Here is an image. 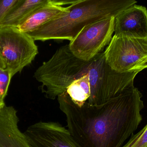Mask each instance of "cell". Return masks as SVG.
<instances>
[{"instance_id": "cell-13", "label": "cell", "mask_w": 147, "mask_h": 147, "mask_svg": "<svg viewBox=\"0 0 147 147\" xmlns=\"http://www.w3.org/2000/svg\"><path fill=\"white\" fill-rule=\"evenodd\" d=\"M65 92L75 104L80 107L86 103L90 96L88 73L74 81Z\"/></svg>"}, {"instance_id": "cell-6", "label": "cell", "mask_w": 147, "mask_h": 147, "mask_svg": "<svg viewBox=\"0 0 147 147\" xmlns=\"http://www.w3.org/2000/svg\"><path fill=\"white\" fill-rule=\"evenodd\" d=\"M104 54L108 64L117 72H141L147 68V38L114 35Z\"/></svg>"}, {"instance_id": "cell-16", "label": "cell", "mask_w": 147, "mask_h": 147, "mask_svg": "<svg viewBox=\"0 0 147 147\" xmlns=\"http://www.w3.org/2000/svg\"><path fill=\"white\" fill-rule=\"evenodd\" d=\"M19 0H0V25L11 9Z\"/></svg>"}, {"instance_id": "cell-15", "label": "cell", "mask_w": 147, "mask_h": 147, "mask_svg": "<svg viewBox=\"0 0 147 147\" xmlns=\"http://www.w3.org/2000/svg\"><path fill=\"white\" fill-rule=\"evenodd\" d=\"M13 77L8 70L0 67V101L4 102L7 93L11 78Z\"/></svg>"}, {"instance_id": "cell-17", "label": "cell", "mask_w": 147, "mask_h": 147, "mask_svg": "<svg viewBox=\"0 0 147 147\" xmlns=\"http://www.w3.org/2000/svg\"><path fill=\"white\" fill-rule=\"evenodd\" d=\"M5 105L4 102H2L0 101V110Z\"/></svg>"}, {"instance_id": "cell-3", "label": "cell", "mask_w": 147, "mask_h": 147, "mask_svg": "<svg viewBox=\"0 0 147 147\" xmlns=\"http://www.w3.org/2000/svg\"><path fill=\"white\" fill-rule=\"evenodd\" d=\"M90 62L76 58L69 45H65L37 69L34 77L41 83V90L45 97L55 100L74 81L88 73Z\"/></svg>"}, {"instance_id": "cell-8", "label": "cell", "mask_w": 147, "mask_h": 147, "mask_svg": "<svg viewBox=\"0 0 147 147\" xmlns=\"http://www.w3.org/2000/svg\"><path fill=\"white\" fill-rule=\"evenodd\" d=\"M24 134L31 147H82L58 122H38L29 126Z\"/></svg>"}, {"instance_id": "cell-14", "label": "cell", "mask_w": 147, "mask_h": 147, "mask_svg": "<svg viewBox=\"0 0 147 147\" xmlns=\"http://www.w3.org/2000/svg\"><path fill=\"white\" fill-rule=\"evenodd\" d=\"M122 147H147V124L136 134H133Z\"/></svg>"}, {"instance_id": "cell-5", "label": "cell", "mask_w": 147, "mask_h": 147, "mask_svg": "<svg viewBox=\"0 0 147 147\" xmlns=\"http://www.w3.org/2000/svg\"><path fill=\"white\" fill-rule=\"evenodd\" d=\"M38 53L34 41L17 28L0 27V67L12 77L29 65Z\"/></svg>"}, {"instance_id": "cell-7", "label": "cell", "mask_w": 147, "mask_h": 147, "mask_svg": "<svg viewBox=\"0 0 147 147\" xmlns=\"http://www.w3.org/2000/svg\"><path fill=\"white\" fill-rule=\"evenodd\" d=\"M115 17L104 18L86 26L69 44L78 58L90 61L108 46L115 32Z\"/></svg>"}, {"instance_id": "cell-2", "label": "cell", "mask_w": 147, "mask_h": 147, "mask_svg": "<svg viewBox=\"0 0 147 147\" xmlns=\"http://www.w3.org/2000/svg\"><path fill=\"white\" fill-rule=\"evenodd\" d=\"M134 0H77L69 11L27 33L34 40L71 41L84 27L107 17H116L137 3Z\"/></svg>"}, {"instance_id": "cell-1", "label": "cell", "mask_w": 147, "mask_h": 147, "mask_svg": "<svg viewBox=\"0 0 147 147\" xmlns=\"http://www.w3.org/2000/svg\"><path fill=\"white\" fill-rule=\"evenodd\" d=\"M142 97L134 86L100 106L79 107L65 91L57 99L68 130L82 147H122L142 121Z\"/></svg>"}, {"instance_id": "cell-4", "label": "cell", "mask_w": 147, "mask_h": 147, "mask_svg": "<svg viewBox=\"0 0 147 147\" xmlns=\"http://www.w3.org/2000/svg\"><path fill=\"white\" fill-rule=\"evenodd\" d=\"M140 72L121 73L109 66L104 52L90 60L88 69L90 86V96L86 103L100 106L134 86V81Z\"/></svg>"}, {"instance_id": "cell-9", "label": "cell", "mask_w": 147, "mask_h": 147, "mask_svg": "<svg viewBox=\"0 0 147 147\" xmlns=\"http://www.w3.org/2000/svg\"><path fill=\"white\" fill-rule=\"evenodd\" d=\"M114 35L134 39L147 38L146 8L135 4L117 16Z\"/></svg>"}, {"instance_id": "cell-12", "label": "cell", "mask_w": 147, "mask_h": 147, "mask_svg": "<svg viewBox=\"0 0 147 147\" xmlns=\"http://www.w3.org/2000/svg\"><path fill=\"white\" fill-rule=\"evenodd\" d=\"M46 1L47 0H19L3 19L0 27H18L32 11Z\"/></svg>"}, {"instance_id": "cell-11", "label": "cell", "mask_w": 147, "mask_h": 147, "mask_svg": "<svg viewBox=\"0 0 147 147\" xmlns=\"http://www.w3.org/2000/svg\"><path fill=\"white\" fill-rule=\"evenodd\" d=\"M17 111L5 105L0 110V147H31L18 127Z\"/></svg>"}, {"instance_id": "cell-10", "label": "cell", "mask_w": 147, "mask_h": 147, "mask_svg": "<svg viewBox=\"0 0 147 147\" xmlns=\"http://www.w3.org/2000/svg\"><path fill=\"white\" fill-rule=\"evenodd\" d=\"M76 1L47 0L32 12L17 28L22 33H29L69 11V6Z\"/></svg>"}]
</instances>
